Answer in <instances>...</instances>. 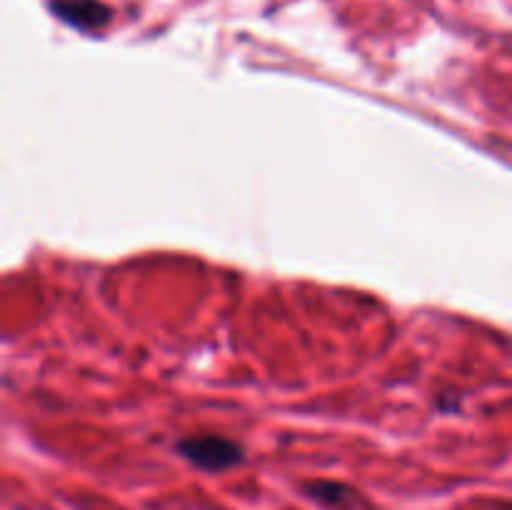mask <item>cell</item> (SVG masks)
<instances>
[{"label": "cell", "instance_id": "1", "mask_svg": "<svg viewBox=\"0 0 512 510\" xmlns=\"http://www.w3.org/2000/svg\"><path fill=\"white\" fill-rule=\"evenodd\" d=\"M178 455L203 473H225L245 463V448L238 440L218 433H198L180 438Z\"/></svg>", "mask_w": 512, "mask_h": 510}, {"label": "cell", "instance_id": "2", "mask_svg": "<svg viewBox=\"0 0 512 510\" xmlns=\"http://www.w3.org/2000/svg\"><path fill=\"white\" fill-rule=\"evenodd\" d=\"M50 10L63 23L85 30V33H95V30L105 28L113 18V10L100 3V0H50Z\"/></svg>", "mask_w": 512, "mask_h": 510}, {"label": "cell", "instance_id": "3", "mask_svg": "<svg viewBox=\"0 0 512 510\" xmlns=\"http://www.w3.org/2000/svg\"><path fill=\"white\" fill-rule=\"evenodd\" d=\"M303 495L313 500L315 505L325 510H360L363 508V495L348 483H338V480H308L300 485Z\"/></svg>", "mask_w": 512, "mask_h": 510}, {"label": "cell", "instance_id": "4", "mask_svg": "<svg viewBox=\"0 0 512 510\" xmlns=\"http://www.w3.org/2000/svg\"><path fill=\"white\" fill-rule=\"evenodd\" d=\"M495 510H512V503H498V508Z\"/></svg>", "mask_w": 512, "mask_h": 510}]
</instances>
